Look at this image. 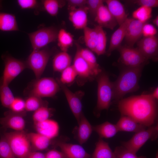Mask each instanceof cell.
<instances>
[{
  "mask_svg": "<svg viewBox=\"0 0 158 158\" xmlns=\"http://www.w3.org/2000/svg\"><path fill=\"white\" fill-rule=\"evenodd\" d=\"M156 100L151 94L134 96L119 100L118 107L122 116H128L146 127L157 121Z\"/></svg>",
  "mask_w": 158,
  "mask_h": 158,
  "instance_id": "1",
  "label": "cell"
},
{
  "mask_svg": "<svg viewBox=\"0 0 158 158\" xmlns=\"http://www.w3.org/2000/svg\"><path fill=\"white\" fill-rule=\"evenodd\" d=\"M143 65L135 67H128L124 69L113 84V98L122 99L126 94L137 90Z\"/></svg>",
  "mask_w": 158,
  "mask_h": 158,
  "instance_id": "2",
  "label": "cell"
},
{
  "mask_svg": "<svg viewBox=\"0 0 158 158\" xmlns=\"http://www.w3.org/2000/svg\"><path fill=\"white\" fill-rule=\"evenodd\" d=\"M9 143L16 158H28L32 152L27 133L24 130L4 132L1 134Z\"/></svg>",
  "mask_w": 158,
  "mask_h": 158,
  "instance_id": "3",
  "label": "cell"
},
{
  "mask_svg": "<svg viewBox=\"0 0 158 158\" xmlns=\"http://www.w3.org/2000/svg\"><path fill=\"white\" fill-rule=\"evenodd\" d=\"M97 99L96 109L98 112L107 110L113 97V84L108 75L105 73L100 74L98 78Z\"/></svg>",
  "mask_w": 158,
  "mask_h": 158,
  "instance_id": "4",
  "label": "cell"
},
{
  "mask_svg": "<svg viewBox=\"0 0 158 158\" xmlns=\"http://www.w3.org/2000/svg\"><path fill=\"white\" fill-rule=\"evenodd\" d=\"M60 87L57 81L52 78H40L32 83L28 93L29 96L40 98L51 97L59 91Z\"/></svg>",
  "mask_w": 158,
  "mask_h": 158,
  "instance_id": "5",
  "label": "cell"
},
{
  "mask_svg": "<svg viewBox=\"0 0 158 158\" xmlns=\"http://www.w3.org/2000/svg\"><path fill=\"white\" fill-rule=\"evenodd\" d=\"M158 134V124L148 127L147 129L136 133L131 138L122 143V146L136 154L140 148L149 140L157 139Z\"/></svg>",
  "mask_w": 158,
  "mask_h": 158,
  "instance_id": "6",
  "label": "cell"
},
{
  "mask_svg": "<svg viewBox=\"0 0 158 158\" xmlns=\"http://www.w3.org/2000/svg\"><path fill=\"white\" fill-rule=\"evenodd\" d=\"M4 68L0 82L8 85L27 67L25 63L8 55L2 56Z\"/></svg>",
  "mask_w": 158,
  "mask_h": 158,
  "instance_id": "7",
  "label": "cell"
},
{
  "mask_svg": "<svg viewBox=\"0 0 158 158\" xmlns=\"http://www.w3.org/2000/svg\"><path fill=\"white\" fill-rule=\"evenodd\" d=\"M58 32L53 27L40 29L28 34L33 50L41 49L57 39Z\"/></svg>",
  "mask_w": 158,
  "mask_h": 158,
  "instance_id": "8",
  "label": "cell"
},
{
  "mask_svg": "<svg viewBox=\"0 0 158 158\" xmlns=\"http://www.w3.org/2000/svg\"><path fill=\"white\" fill-rule=\"evenodd\" d=\"M50 56V52L45 49L34 50L28 57L25 62L33 72L36 79L40 78L44 71Z\"/></svg>",
  "mask_w": 158,
  "mask_h": 158,
  "instance_id": "9",
  "label": "cell"
},
{
  "mask_svg": "<svg viewBox=\"0 0 158 158\" xmlns=\"http://www.w3.org/2000/svg\"><path fill=\"white\" fill-rule=\"evenodd\" d=\"M122 63L129 67L143 65L147 60L137 48L120 46L118 48Z\"/></svg>",
  "mask_w": 158,
  "mask_h": 158,
  "instance_id": "10",
  "label": "cell"
},
{
  "mask_svg": "<svg viewBox=\"0 0 158 158\" xmlns=\"http://www.w3.org/2000/svg\"><path fill=\"white\" fill-rule=\"evenodd\" d=\"M57 81L63 91L70 108L78 123L83 113L81 100L83 95V92L81 91L73 92L65 85L61 83L59 79H57Z\"/></svg>",
  "mask_w": 158,
  "mask_h": 158,
  "instance_id": "11",
  "label": "cell"
},
{
  "mask_svg": "<svg viewBox=\"0 0 158 158\" xmlns=\"http://www.w3.org/2000/svg\"><path fill=\"white\" fill-rule=\"evenodd\" d=\"M137 48L148 60L156 56L158 50V39L155 36L144 37L137 42Z\"/></svg>",
  "mask_w": 158,
  "mask_h": 158,
  "instance_id": "12",
  "label": "cell"
},
{
  "mask_svg": "<svg viewBox=\"0 0 158 158\" xmlns=\"http://www.w3.org/2000/svg\"><path fill=\"white\" fill-rule=\"evenodd\" d=\"M22 114L14 113L11 111L6 112L4 117L0 118V123L3 128H10L15 131L23 130L25 123Z\"/></svg>",
  "mask_w": 158,
  "mask_h": 158,
  "instance_id": "13",
  "label": "cell"
},
{
  "mask_svg": "<svg viewBox=\"0 0 158 158\" xmlns=\"http://www.w3.org/2000/svg\"><path fill=\"white\" fill-rule=\"evenodd\" d=\"M56 145L61 149L66 158H90L91 155L80 145L59 140Z\"/></svg>",
  "mask_w": 158,
  "mask_h": 158,
  "instance_id": "14",
  "label": "cell"
},
{
  "mask_svg": "<svg viewBox=\"0 0 158 158\" xmlns=\"http://www.w3.org/2000/svg\"><path fill=\"white\" fill-rule=\"evenodd\" d=\"M145 23L130 18L124 38L127 46L133 47L140 38L142 36V28Z\"/></svg>",
  "mask_w": 158,
  "mask_h": 158,
  "instance_id": "15",
  "label": "cell"
},
{
  "mask_svg": "<svg viewBox=\"0 0 158 158\" xmlns=\"http://www.w3.org/2000/svg\"><path fill=\"white\" fill-rule=\"evenodd\" d=\"M95 21L98 25L103 28L113 30L118 25L107 6L104 3L98 8L95 17Z\"/></svg>",
  "mask_w": 158,
  "mask_h": 158,
  "instance_id": "16",
  "label": "cell"
},
{
  "mask_svg": "<svg viewBox=\"0 0 158 158\" xmlns=\"http://www.w3.org/2000/svg\"><path fill=\"white\" fill-rule=\"evenodd\" d=\"M88 13L86 6L70 10L69 19L75 28L83 29L87 27Z\"/></svg>",
  "mask_w": 158,
  "mask_h": 158,
  "instance_id": "17",
  "label": "cell"
},
{
  "mask_svg": "<svg viewBox=\"0 0 158 158\" xmlns=\"http://www.w3.org/2000/svg\"><path fill=\"white\" fill-rule=\"evenodd\" d=\"M34 125L37 133L50 139L56 137L58 135L59 126L57 122L54 120L48 119Z\"/></svg>",
  "mask_w": 158,
  "mask_h": 158,
  "instance_id": "18",
  "label": "cell"
},
{
  "mask_svg": "<svg viewBox=\"0 0 158 158\" xmlns=\"http://www.w3.org/2000/svg\"><path fill=\"white\" fill-rule=\"evenodd\" d=\"M72 65L77 76L81 78L88 80L95 76L88 64L80 55L78 49Z\"/></svg>",
  "mask_w": 158,
  "mask_h": 158,
  "instance_id": "19",
  "label": "cell"
},
{
  "mask_svg": "<svg viewBox=\"0 0 158 158\" xmlns=\"http://www.w3.org/2000/svg\"><path fill=\"white\" fill-rule=\"evenodd\" d=\"M78 126L75 132V135L80 145L85 143L89 138L92 130V127L83 113L78 123Z\"/></svg>",
  "mask_w": 158,
  "mask_h": 158,
  "instance_id": "20",
  "label": "cell"
},
{
  "mask_svg": "<svg viewBox=\"0 0 158 158\" xmlns=\"http://www.w3.org/2000/svg\"><path fill=\"white\" fill-rule=\"evenodd\" d=\"M130 19V18H128L119 25V28L112 34L107 52L108 55H110L112 52L120 46L122 42L125 38L127 28Z\"/></svg>",
  "mask_w": 158,
  "mask_h": 158,
  "instance_id": "21",
  "label": "cell"
},
{
  "mask_svg": "<svg viewBox=\"0 0 158 158\" xmlns=\"http://www.w3.org/2000/svg\"><path fill=\"white\" fill-rule=\"evenodd\" d=\"M109 11L119 25L128 18L123 6L117 0H106L104 1Z\"/></svg>",
  "mask_w": 158,
  "mask_h": 158,
  "instance_id": "22",
  "label": "cell"
},
{
  "mask_svg": "<svg viewBox=\"0 0 158 158\" xmlns=\"http://www.w3.org/2000/svg\"><path fill=\"white\" fill-rule=\"evenodd\" d=\"M119 131L137 133L146 129V127L127 116H122L116 124Z\"/></svg>",
  "mask_w": 158,
  "mask_h": 158,
  "instance_id": "23",
  "label": "cell"
},
{
  "mask_svg": "<svg viewBox=\"0 0 158 158\" xmlns=\"http://www.w3.org/2000/svg\"><path fill=\"white\" fill-rule=\"evenodd\" d=\"M27 135L34 151L44 150L50 144L51 139L37 133H30Z\"/></svg>",
  "mask_w": 158,
  "mask_h": 158,
  "instance_id": "24",
  "label": "cell"
},
{
  "mask_svg": "<svg viewBox=\"0 0 158 158\" xmlns=\"http://www.w3.org/2000/svg\"><path fill=\"white\" fill-rule=\"evenodd\" d=\"M90 158H117L108 143L99 138Z\"/></svg>",
  "mask_w": 158,
  "mask_h": 158,
  "instance_id": "25",
  "label": "cell"
},
{
  "mask_svg": "<svg viewBox=\"0 0 158 158\" xmlns=\"http://www.w3.org/2000/svg\"><path fill=\"white\" fill-rule=\"evenodd\" d=\"M92 130L99 135L100 138H109L114 136L119 132L116 125L109 122L92 127Z\"/></svg>",
  "mask_w": 158,
  "mask_h": 158,
  "instance_id": "26",
  "label": "cell"
},
{
  "mask_svg": "<svg viewBox=\"0 0 158 158\" xmlns=\"http://www.w3.org/2000/svg\"><path fill=\"white\" fill-rule=\"evenodd\" d=\"M78 50L80 55L88 64L95 76L100 74L102 71L92 51L87 48H78Z\"/></svg>",
  "mask_w": 158,
  "mask_h": 158,
  "instance_id": "27",
  "label": "cell"
},
{
  "mask_svg": "<svg viewBox=\"0 0 158 158\" xmlns=\"http://www.w3.org/2000/svg\"><path fill=\"white\" fill-rule=\"evenodd\" d=\"M0 30L4 31L18 30L15 16L11 13L0 12Z\"/></svg>",
  "mask_w": 158,
  "mask_h": 158,
  "instance_id": "28",
  "label": "cell"
},
{
  "mask_svg": "<svg viewBox=\"0 0 158 158\" xmlns=\"http://www.w3.org/2000/svg\"><path fill=\"white\" fill-rule=\"evenodd\" d=\"M71 57L67 52L62 51L54 56L52 63L53 68L55 71L61 72L71 66Z\"/></svg>",
  "mask_w": 158,
  "mask_h": 158,
  "instance_id": "29",
  "label": "cell"
},
{
  "mask_svg": "<svg viewBox=\"0 0 158 158\" xmlns=\"http://www.w3.org/2000/svg\"><path fill=\"white\" fill-rule=\"evenodd\" d=\"M57 39L58 45L62 51L67 52L73 42L72 35L63 29H60L58 32Z\"/></svg>",
  "mask_w": 158,
  "mask_h": 158,
  "instance_id": "30",
  "label": "cell"
},
{
  "mask_svg": "<svg viewBox=\"0 0 158 158\" xmlns=\"http://www.w3.org/2000/svg\"><path fill=\"white\" fill-rule=\"evenodd\" d=\"M84 39L86 46L94 51L96 47L98 33L96 28H92L86 27L83 29Z\"/></svg>",
  "mask_w": 158,
  "mask_h": 158,
  "instance_id": "31",
  "label": "cell"
},
{
  "mask_svg": "<svg viewBox=\"0 0 158 158\" xmlns=\"http://www.w3.org/2000/svg\"><path fill=\"white\" fill-rule=\"evenodd\" d=\"M15 97L8 85L0 82V100L4 107L9 108Z\"/></svg>",
  "mask_w": 158,
  "mask_h": 158,
  "instance_id": "32",
  "label": "cell"
},
{
  "mask_svg": "<svg viewBox=\"0 0 158 158\" xmlns=\"http://www.w3.org/2000/svg\"><path fill=\"white\" fill-rule=\"evenodd\" d=\"M98 33V40L96 47L94 51L98 56L105 53L107 37L103 28L97 25L95 26Z\"/></svg>",
  "mask_w": 158,
  "mask_h": 158,
  "instance_id": "33",
  "label": "cell"
},
{
  "mask_svg": "<svg viewBox=\"0 0 158 158\" xmlns=\"http://www.w3.org/2000/svg\"><path fill=\"white\" fill-rule=\"evenodd\" d=\"M53 110L49 108L47 106H42L34 111L32 115L34 124L41 122L47 120L53 114Z\"/></svg>",
  "mask_w": 158,
  "mask_h": 158,
  "instance_id": "34",
  "label": "cell"
},
{
  "mask_svg": "<svg viewBox=\"0 0 158 158\" xmlns=\"http://www.w3.org/2000/svg\"><path fill=\"white\" fill-rule=\"evenodd\" d=\"M25 110L27 111H35L40 107L47 106V102L41 98L34 96H29L25 101Z\"/></svg>",
  "mask_w": 158,
  "mask_h": 158,
  "instance_id": "35",
  "label": "cell"
},
{
  "mask_svg": "<svg viewBox=\"0 0 158 158\" xmlns=\"http://www.w3.org/2000/svg\"><path fill=\"white\" fill-rule=\"evenodd\" d=\"M152 11L151 8L140 6L133 12L132 16L133 19L145 23L151 17Z\"/></svg>",
  "mask_w": 158,
  "mask_h": 158,
  "instance_id": "36",
  "label": "cell"
},
{
  "mask_svg": "<svg viewBox=\"0 0 158 158\" xmlns=\"http://www.w3.org/2000/svg\"><path fill=\"white\" fill-rule=\"evenodd\" d=\"M60 79L59 80L62 84L65 85L72 83L77 76L73 65L70 66L61 72Z\"/></svg>",
  "mask_w": 158,
  "mask_h": 158,
  "instance_id": "37",
  "label": "cell"
},
{
  "mask_svg": "<svg viewBox=\"0 0 158 158\" xmlns=\"http://www.w3.org/2000/svg\"><path fill=\"white\" fill-rule=\"evenodd\" d=\"M61 1L57 0H44L42 1L44 8L50 15L56 16L59 9L62 6Z\"/></svg>",
  "mask_w": 158,
  "mask_h": 158,
  "instance_id": "38",
  "label": "cell"
},
{
  "mask_svg": "<svg viewBox=\"0 0 158 158\" xmlns=\"http://www.w3.org/2000/svg\"><path fill=\"white\" fill-rule=\"evenodd\" d=\"M0 158H16L7 141L1 135L0 139Z\"/></svg>",
  "mask_w": 158,
  "mask_h": 158,
  "instance_id": "39",
  "label": "cell"
},
{
  "mask_svg": "<svg viewBox=\"0 0 158 158\" xmlns=\"http://www.w3.org/2000/svg\"><path fill=\"white\" fill-rule=\"evenodd\" d=\"M114 152L117 158H146L144 156L138 157L136 154L122 146L116 147Z\"/></svg>",
  "mask_w": 158,
  "mask_h": 158,
  "instance_id": "40",
  "label": "cell"
},
{
  "mask_svg": "<svg viewBox=\"0 0 158 158\" xmlns=\"http://www.w3.org/2000/svg\"><path fill=\"white\" fill-rule=\"evenodd\" d=\"M25 108V101L19 97H15L9 109L13 112L23 113Z\"/></svg>",
  "mask_w": 158,
  "mask_h": 158,
  "instance_id": "41",
  "label": "cell"
},
{
  "mask_svg": "<svg viewBox=\"0 0 158 158\" xmlns=\"http://www.w3.org/2000/svg\"><path fill=\"white\" fill-rule=\"evenodd\" d=\"M104 2L102 0H86L88 12L95 17L98 8Z\"/></svg>",
  "mask_w": 158,
  "mask_h": 158,
  "instance_id": "42",
  "label": "cell"
},
{
  "mask_svg": "<svg viewBox=\"0 0 158 158\" xmlns=\"http://www.w3.org/2000/svg\"><path fill=\"white\" fill-rule=\"evenodd\" d=\"M17 2L22 9L35 8L39 6L38 1L36 0H18Z\"/></svg>",
  "mask_w": 158,
  "mask_h": 158,
  "instance_id": "43",
  "label": "cell"
},
{
  "mask_svg": "<svg viewBox=\"0 0 158 158\" xmlns=\"http://www.w3.org/2000/svg\"><path fill=\"white\" fill-rule=\"evenodd\" d=\"M157 32L156 28L152 25L145 23L142 28V35L144 37L155 36Z\"/></svg>",
  "mask_w": 158,
  "mask_h": 158,
  "instance_id": "44",
  "label": "cell"
},
{
  "mask_svg": "<svg viewBox=\"0 0 158 158\" xmlns=\"http://www.w3.org/2000/svg\"><path fill=\"white\" fill-rule=\"evenodd\" d=\"M140 6H145L152 8L158 6V0H136L130 1Z\"/></svg>",
  "mask_w": 158,
  "mask_h": 158,
  "instance_id": "45",
  "label": "cell"
},
{
  "mask_svg": "<svg viewBox=\"0 0 158 158\" xmlns=\"http://www.w3.org/2000/svg\"><path fill=\"white\" fill-rule=\"evenodd\" d=\"M67 2L70 11L86 6V0H69Z\"/></svg>",
  "mask_w": 158,
  "mask_h": 158,
  "instance_id": "46",
  "label": "cell"
},
{
  "mask_svg": "<svg viewBox=\"0 0 158 158\" xmlns=\"http://www.w3.org/2000/svg\"><path fill=\"white\" fill-rule=\"evenodd\" d=\"M45 158H66L61 151L55 149L49 150L45 154Z\"/></svg>",
  "mask_w": 158,
  "mask_h": 158,
  "instance_id": "47",
  "label": "cell"
},
{
  "mask_svg": "<svg viewBox=\"0 0 158 158\" xmlns=\"http://www.w3.org/2000/svg\"><path fill=\"white\" fill-rule=\"evenodd\" d=\"M28 158H45V154L35 151H32Z\"/></svg>",
  "mask_w": 158,
  "mask_h": 158,
  "instance_id": "48",
  "label": "cell"
},
{
  "mask_svg": "<svg viewBox=\"0 0 158 158\" xmlns=\"http://www.w3.org/2000/svg\"><path fill=\"white\" fill-rule=\"evenodd\" d=\"M152 97L156 100L158 98V88L156 87L153 91L152 93L151 94Z\"/></svg>",
  "mask_w": 158,
  "mask_h": 158,
  "instance_id": "49",
  "label": "cell"
},
{
  "mask_svg": "<svg viewBox=\"0 0 158 158\" xmlns=\"http://www.w3.org/2000/svg\"><path fill=\"white\" fill-rule=\"evenodd\" d=\"M152 22L157 27L158 26V16L156 17L153 20Z\"/></svg>",
  "mask_w": 158,
  "mask_h": 158,
  "instance_id": "50",
  "label": "cell"
},
{
  "mask_svg": "<svg viewBox=\"0 0 158 158\" xmlns=\"http://www.w3.org/2000/svg\"><path fill=\"white\" fill-rule=\"evenodd\" d=\"M2 1L1 0H0V10L1 9V8H2Z\"/></svg>",
  "mask_w": 158,
  "mask_h": 158,
  "instance_id": "51",
  "label": "cell"
},
{
  "mask_svg": "<svg viewBox=\"0 0 158 158\" xmlns=\"http://www.w3.org/2000/svg\"><path fill=\"white\" fill-rule=\"evenodd\" d=\"M155 158H158V152L156 154Z\"/></svg>",
  "mask_w": 158,
  "mask_h": 158,
  "instance_id": "52",
  "label": "cell"
}]
</instances>
